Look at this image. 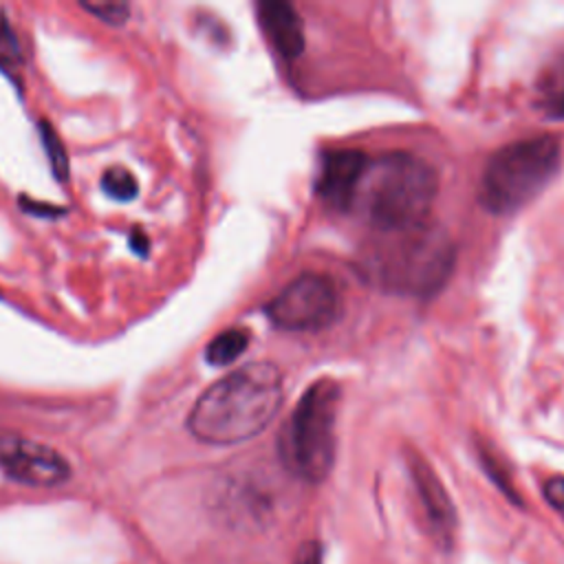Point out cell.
<instances>
[{
	"mask_svg": "<svg viewBox=\"0 0 564 564\" xmlns=\"http://www.w3.org/2000/svg\"><path fill=\"white\" fill-rule=\"evenodd\" d=\"M454 256L447 231L423 223L410 229L379 231V238L364 251L359 271L388 293L427 297L447 282Z\"/></svg>",
	"mask_w": 564,
	"mask_h": 564,
	"instance_id": "cell-2",
	"label": "cell"
},
{
	"mask_svg": "<svg viewBox=\"0 0 564 564\" xmlns=\"http://www.w3.org/2000/svg\"><path fill=\"white\" fill-rule=\"evenodd\" d=\"M436 192L438 178L430 163L408 152H388L368 159L352 207L377 231H399L427 223Z\"/></svg>",
	"mask_w": 564,
	"mask_h": 564,
	"instance_id": "cell-3",
	"label": "cell"
},
{
	"mask_svg": "<svg viewBox=\"0 0 564 564\" xmlns=\"http://www.w3.org/2000/svg\"><path fill=\"white\" fill-rule=\"evenodd\" d=\"M0 469L29 487H57L70 476V467L57 449L11 432H0Z\"/></svg>",
	"mask_w": 564,
	"mask_h": 564,
	"instance_id": "cell-7",
	"label": "cell"
},
{
	"mask_svg": "<svg viewBox=\"0 0 564 564\" xmlns=\"http://www.w3.org/2000/svg\"><path fill=\"white\" fill-rule=\"evenodd\" d=\"M337 408L339 386L319 379L300 397L280 434L284 467L306 482H322L333 467Z\"/></svg>",
	"mask_w": 564,
	"mask_h": 564,
	"instance_id": "cell-5",
	"label": "cell"
},
{
	"mask_svg": "<svg viewBox=\"0 0 564 564\" xmlns=\"http://www.w3.org/2000/svg\"><path fill=\"white\" fill-rule=\"evenodd\" d=\"M410 471H412V480L416 485L425 518L432 527V533L441 540H449L456 527V513L443 482L421 456L410 458Z\"/></svg>",
	"mask_w": 564,
	"mask_h": 564,
	"instance_id": "cell-9",
	"label": "cell"
},
{
	"mask_svg": "<svg viewBox=\"0 0 564 564\" xmlns=\"http://www.w3.org/2000/svg\"><path fill=\"white\" fill-rule=\"evenodd\" d=\"M544 496L549 500L551 507L564 511V478L562 476H555L551 480H546L544 485Z\"/></svg>",
	"mask_w": 564,
	"mask_h": 564,
	"instance_id": "cell-16",
	"label": "cell"
},
{
	"mask_svg": "<svg viewBox=\"0 0 564 564\" xmlns=\"http://www.w3.org/2000/svg\"><path fill=\"white\" fill-rule=\"evenodd\" d=\"M249 346V333L242 328H229L218 333L205 348V357L212 366H229Z\"/></svg>",
	"mask_w": 564,
	"mask_h": 564,
	"instance_id": "cell-12",
	"label": "cell"
},
{
	"mask_svg": "<svg viewBox=\"0 0 564 564\" xmlns=\"http://www.w3.org/2000/svg\"><path fill=\"white\" fill-rule=\"evenodd\" d=\"M280 403V370L269 361H253L212 383L194 403L187 427L203 443H242L271 423Z\"/></svg>",
	"mask_w": 564,
	"mask_h": 564,
	"instance_id": "cell-1",
	"label": "cell"
},
{
	"mask_svg": "<svg viewBox=\"0 0 564 564\" xmlns=\"http://www.w3.org/2000/svg\"><path fill=\"white\" fill-rule=\"evenodd\" d=\"M101 189L115 200H132L139 192V183L130 170L112 165L101 174Z\"/></svg>",
	"mask_w": 564,
	"mask_h": 564,
	"instance_id": "cell-13",
	"label": "cell"
},
{
	"mask_svg": "<svg viewBox=\"0 0 564 564\" xmlns=\"http://www.w3.org/2000/svg\"><path fill=\"white\" fill-rule=\"evenodd\" d=\"M79 7L112 26H121L130 15V7L126 2H79Z\"/></svg>",
	"mask_w": 564,
	"mask_h": 564,
	"instance_id": "cell-15",
	"label": "cell"
},
{
	"mask_svg": "<svg viewBox=\"0 0 564 564\" xmlns=\"http://www.w3.org/2000/svg\"><path fill=\"white\" fill-rule=\"evenodd\" d=\"M366 163H368V156L359 150H350V148L328 150L322 159L317 185H315L317 196L324 200V205L339 212L350 209L361 174L366 170Z\"/></svg>",
	"mask_w": 564,
	"mask_h": 564,
	"instance_id": "cell-8",
	"label": "cell"
},
{
	"mask_svg": "<svg viewBox=\"0 0 564 564\" xmlns=\"http://www.w3.org/2000/svg\"><path fill=\"white\" fill-rule=\"evenodd\" d=\"M130 245H132V249H134L139 256H145V253H148V247H150V240H148L145 231L137 227V229L132 231V236H130Z\"/></svg>",
	"mask_w": 564,
	"mask_h": 564,
	"instance_id": "cell-17",
	"label": "cell"
},
{
	"mask_svg": "<svg viewBox=\"0 0 564 564\" xmlns=\"http://www.w3.org/2000/svg\"><path fill=\"white\" fill-rule=\"evenodd\" d=\"M40 132H42V141H44V150H46V156H48L51 170H53L55 178L64 183V181H66V176H68V159H66L64 143H62L59 134H57V132H55L46 121H42Z\"/></svg>",
	"mask_w": 564,
	"mask_h": 564,
	"instance_id": "cell-14",
	"label": "cell"
},
{
	"mask_svg": "<svg viewBox=\"0 0 564 564\" xmlns=\"http://www.w3.org/2000/svg\"><path fill=\"white\" fill-rule=\"evenodd\" d=\"M557 167V139L542 134L513 141L487 161L480 176L478 198L491 214H513L551 183Z\"/></svg>",
	"mask_w": 564,
	"mask_h": 564,
	"instance_id": "cell-4",
	"label": "cell"
},
{
	"mask_svg": "<svg viewBox=\"0 0 564 564\" xmlns=\"http://www.w3.org/2000/svg\"><path fill=\"white\" fill-rule=\"evenodd\" d=\"M300 564H322V553H319V546L317 544H306L302 549V555H300Z\"/></svg>",
	"mask_w": 564,
	"mask_h": 564,
	"instance_id": "cell-18",
	"label": "cell"
},
{
	"mask_svg": "<svg viewBox=\"0 0 564 564\" xmlns=\"http://www.w3.org/2000/svg\"><path fill=\"white\" fill-rule=\"evenodd\" d=\"M538 106L553 119H564V57L544 70L538 82Z\"/></svg>",
	"mask_w": 564,
	"mask_h": 564,
	"instance_id": "cell-11",
	"label": "cell"
},
{
	"mask_svg": "<svg viewBox=\"0 0 564 564\" xmlns=\"http://www.w3.org/2000/svg\"><path fill=\"white\" fill-rule=\"evenodd\" d=\"M258 18L264 35L273 44V48L286 57L293 59L304 48V29L302 20L293 4L282 0H267L258 4Z\"/></svg>",
	"mask_w": 564,
	"mask_h": 564,
	"instance_id": "cell-10",
	"label": "cell"
},
{
	"mask_svg": "<svg viewBox=\"0 0 564 564\" xmlns=\"http://www.w3.org/2000/svg\"><path fill=\"white\" fill-rule=\"evenodd\" d=\"M339 293L330 278L302 273L291 280L267 306L269 319L282 330H319L339 315Z\"/></svg>",
	"mask_w": 564,
	"mask_h": 564,
	"instance_id": "cell-6",
	"label": "cell"
}]
</instances>
